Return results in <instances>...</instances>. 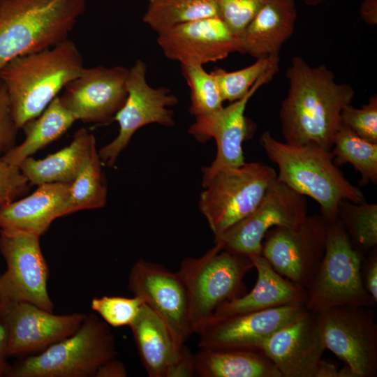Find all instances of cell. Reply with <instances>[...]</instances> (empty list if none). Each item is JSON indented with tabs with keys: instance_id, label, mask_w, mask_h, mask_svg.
<instances>
[{
	"instance_id": "6da1fadb",
	"label": "cell",
	"mask_w": 377,
	"mask_h": 377,
	"mask_svg": "<svg viewBox=\"0 0 377 377\" xmlns=\"http://www.w3.org/2000/svg\"><path fill=\"white\" fill-rule=\"evenodd\" d=\"M286 75L289 87L279 109L285 142L331 151L341 111L355 96L353 86L337 82L325 65L312 67L300 57L292 59Z\"/></svg>"
},
{
	"instance_id": "7a4b0ae2",
	"label": "cell",
	"mask_w": 377,
	"mask_h": 377,
	"mask_svg": "<svg viewBox=\"0 0 377 377\" xmlns=\"http://www.w3.org/2000/svg\"><path fill=\"white\" fill-rule=\"evenodd\" d=\"M84 68L82 55L69 38L8 62L0 70V81L18 128L38 117Z\"/></svg>"
},
{
	"instance_id": "3957f363",
	"label": "cell",
	"mask_w": 377,
	"mask_h": 377,
	"mask_svg": "<svg viewBox=\"0 0 377 377\" xmlns=\"http://www.w3.org/2000/svg\"><path fill=\"white\" fill-rule=\"evenodd\" d=\"M260 145L278 168L277 179L320 205L327 223L338 219L342 200L366 201L363 193L353 185L333 161L331 151L313 145H295L281 142L269 131L260 136Z\"/></svg>"
},
{
	"instance_id": "277c9868",
	"label": "cell",
	"mask_w": 377,
	"mask_h": 377,
	"mask_svg": "<svg viewBox=\"0 0 377 377\" xmlns=\"http://www.w3.org/2000/svg\"><path fill=\"white\" fill-rule=\"evenodd\" d=\"M87 0H0V70L68 38Z\"/></svg>"
},
{
	"instance_id": "5b68a950",
	"label": "cell",
	"mask_w": 377,
	"mask_h": 377,
	"mask_svg": "<svg viewBox=\"0 0 377 377\" xmlns=\"http://www.w3.org/2000/svg\"><path fill=\"white\" fill-rule=\"evenodd\" d=\"M116 354L107 323L91 313L72 335L11 366L8 377H94Z\"/></svg>"
},
{
	"instance_id": "8992f818",
	"label": "cell",
	"mask_w": 377,
	"mask_h": 377,
	"mask_svg": "<svg viewBox=\"0 0 377 377\" xmlns=\"http://www.w3.org/2000/svg\"><path fill=\"white\" fill-rule=\"evenodd\" d=\"M364 257L339 219L328 223L325 253L306 290L307 311L316 313L343 305L374 308L376 302L365 290L361 278Z\"/></svg>"
},
{
	"instance_id": "52a82bcc",
	"label": "cell",
	"mask_w": 377,
	"mask_h": 377,
	"mask_svg": "<svg viewBox=\"0 0 377 377\" xmlns=\"http://www.w3.org/2000/svg\"><path fill=\"white\" fill-rule=\"evenodd\" d=\"M252 268L250 258L228 251L218 244L203 256L181 263L178 273L186 287L193 333L218 306L242 295L244 277Z\"/></svg>"
},
{
	"instance_id": "ba28073f",
	"label": "cell",
	"mask_w": 377,
	"mask_h": 377,
	"mask_svg": "<svg viewBox=\"0 0 377 377\" xmlns=\"http://www.w3.org/2000/svg\"><path fill=\"white\" fill-rule=\"evenodd\" d=\"M276 177L274 168L261 162L245 163L217 173L199 200L214 237L249 215Z\"/></svg>"
},
{
	"instance_id": "9c48e42d",
	"label": "cell",
	"mask_w": 377,
	"mask_h": 377,
	"mask_svg": "<svg viewBox=\"0 0 377 377\" xmlns=\"http://www.w3.org/2000/svg\"><path fill=\"white\" fill-rule=\"evenodd\" d=\"M374 308L343 305L315 313L326 349L355 377L377 376V323Z\"/></svg>"
},
{
	"instance_id": "30bf717a",
	"label": "cell",
	"mask_w": 377,
	"mask_h": 377,
	"mask_svg": "<svg viewBox=\"0 0 377 377\" xmlns=\"http://www.w3.org/2000/svg\"><path fill=\"white\" fill-rule=\"evenodd\" d=\"M327 224L315 214L294 226H275L264 237L261 255L277 273L306 290L325 253Z\"/></svg>"
},
{
	"instance_id": "8fae6325",
	"label": "cell",
	"mask_w": 377,
	"mask_h": 377,
	"mask_svg": "<svg viewBox=\"0 0 377 377\" xmlns=\"http://www.w3.org/2000/svg\"><path fill=\"white\" fill-rule=\"evenodd\" d=\"M40 237L19 230H0V252L7 266L0 274V300L30 302L53 312L47 291L49 267Z\"/></svg>"
},
{
	"instance_id": "7c38bea8",
	"label": "cell",
	"mask_w": 377,
	"mask_h": 377,
	"mask_svg": "<svg viewBox=\"0 0 377 377\" xmlns=\"http://www.w3.org/2000/svg\"><path fill=\"white\" fill-rule=\"evenodd\" d=\"M308 215L305 196L276 179L255 209L219 236L214 244L231 253L250 258L261 254L266 232L275 226H294Z\"/></svg>"
},
{
	"instance_id": "4fadbf2b",
	"label": "cell",
	"mask_w": 377,
	"mask_h": 377,
	"mask_svg": "<svg viewBox=\"0 0 377 377\" xmlns=\"http://www.w3.org/2000/svg\"><path fill=\"white\" fill-rule=\"evenodd\" d=\"M146 73L147 65L140 59L128 68L127 97L114 119L119 124V133L98 151L103 165L112 167L134 133L141 127L154 123L167 127L175 125L173 112L169 108L177 104V98L168 88L149 86Z\"/></svg>"
},
{
	"instance_id": "5bb4252c",
	"label": "cell",
	"mask_w": 377,
	"mask_h": 377,
	"mask_svg": "<svg viewBox=\"0 0 377 377\" xmlns=\"http://www.w3.org/2000/svg\"><path fill=\"white\" fill-rule=\"evenodd\" d=\"M279 65L263 75L241 99L230 103L219 111L195 117L188 132L198 141L205 142L214 138L216 144L214 160L202 168V185L205 188L219 172L244 165L242 143L249 138L250 126L244 112L249 101L263 85L279 72Z\"/></svg>"
},
{
	"instance_id": "9a60e30c",
	"label": "cell",
	"mask_w": 377,
	"mask_h": 377,
	"mask_svg": "<svg viewBox=\"0 0 377 377\" xmlns=\"http://www.w3.org/2000/svg\"><path fill=\"white\" fill-rule=\"evenodd\" d=\"M307 311L303 303H292L258 311L212 316L197 332L198 346L214 350L259 351L264 341Z\"/></svg>"
},
{
	"instance_id": "2e32d148",
	"label": "cell",
	"mask_w": 377,
	"mask_h": 377,
	"mask_svg": "<svg viewBox=\"0 0 377 377\" xmlns=\"http://www.w3.org/2000/svg\"><path fill=\"white\" fill-rule=\"evenodd\" d=\"M86 317L57 315L27 302L0 300V323L8 334V355L37 354L72 335Z\"/></svg>"
},
{
	"instance_id": "e0dca14e",
	"label": "cell",
	"mask_w": 377,
	"mask_h": 377,
	"mask_svg": "<svg viewBox=\"0 0 377 377\" xmlns=\"http://www.w3.org/2000/svg\"><path fill=\"white\" fill-rule=\"evenodd\" d=\"M128 285L133 295L141 298L184 346L193 330L186 287L178 272L140 259L131 269Z\"/></svg>"
},
{
	"instance_id": "ac0fdd59",
	"label": "cell",
	"mask_w": 377,
	"mask_h": 377,
	"mask_svg": "<svg viewBox=\"0 0 377 377\" xmlns=\"http://www.w3.org/2000/svg\"><path fill=\"white\" fill-rule=\"evenodd\" d=\"M128 68H85L64 88L59 99L76 121L109 124L127 97Z\"/></svg>"
},
{
	"instance_id": "d6986e66",
	"label": "cell",
	"mask_w": 377,
	"mask_h": 377,
	"mask_svg": "<svg viewBox=\"0 0 377 377\" xmlns=\"http://www.w3.org/2000/svg\"><path fill=\"white\" fill-rule=\"evenodd\" d=\"M164 55L180 64L203 66L239 50V36L219 17L179 24L157 34Z\"/></svg>"
},
{
	"instance_id": "ffe728a7",
	"label": "cell",
	"mask_w": 377,
	"mask_h": 377,
	"mask_svg": "<svg viewBox=\"0 0 377 377\" xmlns=\"http://www.w3.org/2000/svg\"><path fill=\"white\" fill-rule=\"evenodd\" d=\"M325 350L316 316L309 311L276 332L259 348L282 377H316Z\"/></svg>"
},
{
	"instance_id": "44dd1931",
	"label": "cell",
	"mask_w": 377,
	"mask_h": 377,
	"mask_svg": "<svg viewBox=\"0 0 377 377\" xmlns=\"http://www.w3.org/2000/svg\"><path fill=\"white\" fill-rule=\"evenodd\" d=\"M142 364L150 377L195 375L193 355L180 346L163 320L144 304L130 325Z\"/></svg>"
},
{
	"instance_id": "7402d4cb",
	"label": "cell",
	"mask_w": 377,
	"mask_h": 377,
	"mask_svg": "<svg viewBox=\"0 0 377 377\" xmlns=\"http://www.w3.org/2000/svg\"><path fill=\"white\" fill-rule=\"evenodd\" d=\"M297 17L295 0H265L239 34V52L256 59L279 57L294 32Z\"/></svg>"
},
{
	"instance_id": "603a6c76",
	"label": "cell",
	"mask_w": 377,
	"mask_h": 377,
	"mask_svg": "<svg viewBox=\"0 0 377 377\" xmlns=\"http://www.w3.org/2000/svg\"><path fill=\"white\" fill-rule=\"evenodd\" d=\"M70 184H40L31 195L5 205L0 209L1 229L19 230L41 236L54 220L62 216Z\"/></svg>"
},
{
	"instance_id": "cb8c5ba5",
	"label": "cell",
	"mask_w": 377,
	"mask_h": 377,
	"mask_svg": "<svg viewBox=\"0 0 377 377\" xmlns=\"http://www.w3.org/2000/svg\"><path fill=\"white\" fill-rule=\"evenodd\" d=\"M258 277L247 294L225 302L213 316H223L272 309L292 303L304 304L306 290L277 273L261 255L250 257Z\"/></svg>"
},
{
	"instance_id": "d4e9b609",
	"label": "cell",
	"mask_w": 377,
	"mask_h": 377,
	"mask_svg": "<svg viewBox=\"0 0 377 377\" xmlns=\"http://www.w3.org/2000/svg\"><path fill=\"white\" fill-rule=\"evenodd\" d=\"M96 143L92 133L86 128H80L67 147L42 159L30 156L19 168L31 185L71 183L87 162Z\"/></svg>"
},
{
	"instance_id": "484cf974",
	"label": "cell",
	"mask_w": 377,
	"mask_h": 377,
	"mask_svg": "<svg viewBox=\"0 0 377 377\" xmlns=\"http://www.w3.org/2000/svg\"><path fill=\"white\" fill-rule=\"evenodd\" d=\"M195 374L202 377H282L259 351L200 348L193 355Z\"/></svg>"
},
{
	"instance_id": "4316f807",
	"label": "cell",
	"mask_w": 377,
	"mask_h": 377,
	"mask_svg": "<svg viewBox=\"0 0 377 377\" xmlns=\"http://www.w3.org/2000/svg\"><path fill=\"white\" fill-rule=\"evenodd\" d=\"M75 121L57 96L38 117L22 128L25 135L23 142L15 145L1 158L19 168L26 158L61 137Z\"/></svg>"
},
{
	"instance_id": "83f0119b",
	"label": "cell",
	"mask_w": 377,
	"mask_h": 377,
	"mask_svg": "<svg viewBox=\"0 0 377 377\" xmlns=\"http://www.w3.org/2000/svg\"><path fill=\"white\" fill-rule=\"evenodd\" d=\"M103 165L95 145L87 162L70 184L62 216L77 211L97 209L105 205L107 186Z\"/></svg>"
},
{
	"instance_id": "f1b7e54d",
	"label": "cell",
	"mask_w": 377,
	"mask_h": 377,
	"mask_svg": "<svg viewBox=\"0 0 377 377\" xmlns=\"http://www.w3.org/2000/svg\"><path fill=\"white\" fill-rule=\"evenodd\" d=\"M334 164H351L360 175L359 185L377 184V143L369 142L340 126L331 150Z\"/></svg>"
},
{
	"instance_id": "f546056e",
	"label": "cell",
	"mask_w": 377,
	"mask_h": 377,
	"mask_svg": "<svg viewBox=\"0 0 377 377\" xmlns=\"http://www.w3.org/2000/svg\"><path fill=\"white\" fill-rule=\"evenodd\" d=\"M219 16L214 0H154L142 20L157 34L186 22Z\"/></svg>"
},
{
	"instance_id": "4dcf8cb0",
	"label": "cell",
	"mask_w": 377,
	"mask_h": 377,
	"mask_svg": "<svg viewBox=\"0 0 377 377\" xmlns=\"http://www.w3.org/2000/svg\"><path fill=\"white\" fill-rule=\"evenodd\" d=\"M338 219L355 247L366 255L377 247V205L342 200Z\"/></svg>"
},
{
	"instance_id": "1f68e13d",
	"label": "cell",
	"mask_w": 377,
	"mask_h": 377,
	"mask_svg": "<svg viewBox=\"0 0 377 377\" xmlns=\"http://www.w3.org/2000/svg\"><path fill=\"white\" fill-rule=\"evenodd\" d=\"M182 75L190 89V113L195 117L214 114L223 108L224 102L216 81L203 66L181 64Z\"/></svg>"
},
{
	"instance_id": "d6a6232c",
	"label": "cell",
	"mask_w": 377,
	"mask_h": 377,
	"mask_svg": "<svg viewBox=\"0 0 377 377\" xmlns=\"http://www.w3.org/2000/svg\"><path fill=\"white\" fill-rule=\"evenodd\" d=\"M279 57H262L237 71H227L217 68L211 73L216 81L223 101L232 103L243 98L263 75L279 65Z\"/></svg>"
},
{
	"instance_id": "836d02e7",
	"label": "cell",
	"mask_w": 377,
	"mask_h": 377,
	"mask_svg": "<svg viewBox=\"0 0 377 377\" xmlns=\"http://www.w3.org/2000/svg\"><path fill=\"white\" fill-rule=\"evenodd\" d=\"M144 304L143 300L136 296H103L92 299L91 308L108 325L117 327L130 326Z\"/></svg>"
},
{
	"instance_id": "e575fe53",
	"label": "cell",
	"mask_w": 377,
	"mask_h": 377,
	"mask_svg": "<svg viewBox=\"0 0 377 377\" xmlns=\"http://www.w3.org/2000/svg\"><path fill=\"white\" fill-rule=\"evenodd\" d=\"M341 125L369 142L377 143V95L360 108L348 105L341 113Z\"/></svg>"
},
{
	"instance_id": "d590c367",
	"label": "cell",
	"mask_w": 377,
	"mask_h": 377,
	"mask_svg": "<svg viewBox=\"0 0 377 377\" xmlns=\"http://www.w3.org/2000/svg\"><path fill=\"white\" fill-rule=\"evenodd\" d=\"M219 17L237 35L251 21L265 0H214Z\"/></svg>"
},
{
	"instance_id": "8d00e7d4",
	"label": "cell",
	"mask_w": 377,
	"mask_h": 377,
	"mask_svg": "<svg viewBox=\"0 0 377 377\" xmlns=\"http://www.w3.org/2000/svg\"><path fill=\"white\" fill-rule=\"evenodd\" d=\"M29 184L18 167L0 157V209L27 192Z\"/></svg>"
},
{
	"instance_id": "74e56055",
	"label": "cell",
	"mask_w": 377,
	"mask_h": 377,
	"mask_svg": "<svg viewBox=\"0 0 377 377\" xmlns=\"http://www.w3.org/2000/svg\"><path fill=\"white\" fill-rule=\"evenodd\" d=\"M18 129L12 114L6 87L0 81V157L15 147Z\"/></svg>"
},
{
	"instance_id": "f35d334b",
	"label": "cell",
	"mask_w": 377,
	"mask_h": 377,
	"mask_svg": "<svg viewBox=\"0 0 377 377\" xmlns=\"http://www.w3.org/2000/svg\"><path fill=\"white\" fill-rule=\"evenodd\" d=\"M361 278L365 290L377 303V247L364 256L361 265Z\"/></svg>"
},
{
	"instance_id": "ab89813d",
	"label": "cell",
	"mask_w": 377,
	"mask_h": 377,
	"mask_svg": "<svg viewBox=\"0 0 377 377\" xmlns=\"http://www.w3.org/2000/svg\"><path fill=\"white\" fill-rule=\"evenodd\" d=\"M127 375L125 365L114 357L103 364L94 377H126Z\"/></svg>"
},
{
	"instance_id": "60d3db41",
	"label": "cell",
	"mask_w": 377,
	"mask_h": 377,
	"mask_svg": "<svg viewBox=\"0 0 377 377\" xmlns=\"http://www.w3.org/2000/svg\"><path fill=\"white\" fill-rule=\"evenodd\" d=\"M8 334L6 328L0 323V377L8 376L11 366L6 362L8 357Z\"/></svg>"
},
{
	"instance_id": "b9f144b4",
	"label": "cell",
	"mask_w": 377,
	"mask_h": 377,
	"mask_svg": "<svg viewBox=\"0 0 377 377\" xmlns=\"http://www.w3.org/2000/svg\"><path fill=\"white\" fill-rule=\"evenodd\" d=\"M362 20L369 26L377 24V0H363L360 8Z\"/></svg>"
},
{
	"instance_id": "7bdbcfd3",
	"label": "cell",
	"mask_w": 377,
	"mask_h": 377,
	"mask_svg": "<svg viewBox=\"0 0 377 377\" xmlns=\"http://www.w3.org/2000/svg\"><path fill=\"white\" fill-rule=\"evenodd\" d=\"M338 372L339 369L334 363L322 359L316 377H338Z\"/></svg>"
},
{
	"instance_id": "ee69618b",
	"label": "cell",
	"mask_w": 377,
	"mask_h": 377,
	"mask_svg": "<svg viewBox=\"0 0 377 377\" xmlns=\"http://www.w3.org/2000/svg\"><path fill=\"white\" fill-rule=\"evenodd\" d=\"M302 1L309 6H316L320 4L324 0H302Z\"/></svg>"
},
{
	"instance_id": "f6af8a7d",
	"label": "cell",
	"mask_w": 377,
	"mask_h": 377,
	"mask_svg": "<svg viewBox=\"0 0 377 377\" xmlns=\"http://www.w3.org/2000/svg\"><path fill=\"white\" fill-rule=\"evenodd\" d=\"M154 1V0H149V2H151V1Z\"/></svg>"
}]
</instances>
